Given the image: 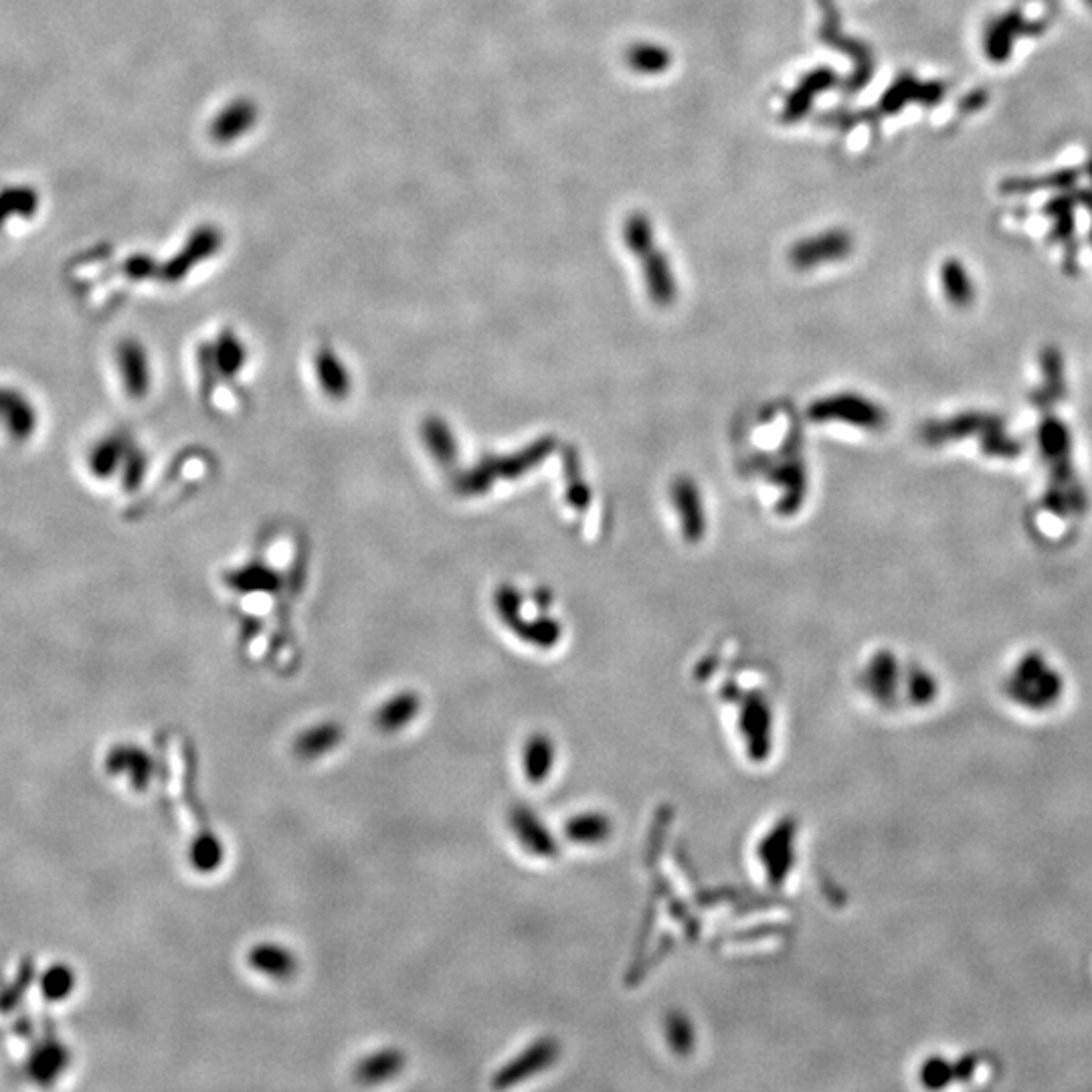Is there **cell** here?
<instances>
[{"mask_svg":"<svg viewBox=\"0 0 1092 1092\" xmlns=\"http://www.w3.org/2000/svg\"><path fill=\"white\" fill-rule=\"evenodd\" d=\"M628 63L644 76H657L670 67L672 57L662 45L637 43L629 47Z\"/></svg>","mask_w":1092,"mask_h":1092,"instance_id":"9a60e30c","label":"cell"},{"mask_svg":"<svg viewBox=\"0 0 1092 1092\" xmlns=\"http://www.w3.org/2000/svg\"><path fill=\"white\" fill-rule=\"evenodd\" d=\"M921 437L927 445L939 447L965 439H978L985 458L1013 460L1022 454V441L1008 432L1006 419L987 411H965L947 419L925 423Z\"/></svg>","mask_w":1092,"mask_h":1092,"instance_id":"7a4b0ae2","label":"cell"},{"mask_svg":"<svg viewBox=\"0 0 1092 1092\" xmlns=\"http://www.w3.org/2000/svg\"><path fill=\"white\" fill-rule=\"evenodd\" d=\"M421 712V698L415 692H399L391 696L386 702H382L379 710L375 712V727L384 733H401L407 729L411 722Z\"/></svg>","mask_w":1092,"mask_h":1092,"instance_id":"8fae6325","label":"cell"},{"mask_svg":"<svg viewBox=\"0 0 1092 1092\" xmlns=\"http://www.w3.org/2000/svg\"><path fill=\"white\" fill-rule=\"evenodd\" d=\"M1065 395V358L1056 346H1046L1040 353V382L1032 393L1037 411V460L1046 478L1042 510L1056 519L1078 520L1089 510V496L1074 464L1072 432L1058 413Z\"/></svg>","mask_w":1092,"mask_h":1092,"instance_id":"6da1fadb","label":"cell"},{"mask_svg":"<svg viewBox=\"0 0 1092 1092\" xmlns=\"http://www.w3.org/2000/svg\"><path fill=\"white\" fill-rule=\"evenodd\" d=\"M548 766V747L543 738H532L524 751V771L530 779L545 777Z\"/></svg>","mask_w":1092,"mask_h":1092,"instance_id":"e0dca14e","label":"cell"},{"mask_svg":"<svg viewBox=\"0 0 1092 1092\" xmlns=\"http://www.w3.org/2000/svg\"><path fill=\"white\" fill-rule=\"evenodd\" d=\"M113 766H120V771H128L134 788L144 790L150 779H152V773H154V764L152 759L146 755V751L142 749H134V747H124L120 751H116L113 755Z\"/></svg>","mask_w":1092,"mask_h":1092,"instance_id":"2e32d148","label":"cell"},{"mask_svg":"<svg viewBox=\"0 0 1092 1092\" xmlns=\"http://www.w3.org/2000/svg\"><path fill=\"white\" fill-rule=\"evenodd\" d=\"M836 80V76L830 71V69H819V71H812L810 76H805L801 83L795 87L792 96L788 98V104H785V120H797L799 116H803L807 109L812 108V102L814 98L821 93L825 87H830Z\"/></svg>","mask_w":1092,"mask_h":1092,"instance_id":"4fadbf2b","label":"cell"},{"mask_svg":"<svg viewBox=\"0 0 1092 1092\" xmlns=\"http://www.w3.org/2000/svg\"><path fill=\"white\" fill-rule=\"evenodd\" d=\"M407 1066V1056L399 1048H381L356 1063L355 1080L362 1087H377L397 1078Z\"/></svg>","mask_w":1092,"mask_h":1092,"instance_id":"ba28073f","label":"cell"},{"mask_svg":"<svg viewBox=\"0 0 1092 1092\" xmlns=\"http://www.w3.org/2000/svg\"><path fill=\"white\" fill-rule=\"evenodd\" d=\"M923 93H927V96L937 100V98H941L943 89L939 85H932V83L930 85H921V83L915 82L910 78H902L886 91V96L880 102V108L884 109V111H897V109L902 108V104L906 100H925V102H928L927 98H923Z\"/></svg>","mask_w":1092,"mask_h":1092,"instance_id":"5bb4252c","label":"cell"},{"mask_svg":"<svg viewBox=\"0 0 1092 1092\" xmlns=\"http://www.w3.org/2000/svg\"><path fill=\"white\" fill-rule=\"evenodd\" d=\"M1063 676L1042 654H1026L1011 670L1006 690L1015 702L1026 709L1052 707L1063 696Z\"/></svg>","mask_w":1092,"mask_h":1092,"instance_id":"3957f363","label":"cell"},{"mask_svg":"<svg viewBox=\"0 0 1092 1092\" xmlns=\"http://www.w3.org/2000/svg\"><path fill=\"white\" fill-rule=\"evenodd\" d=\"M1030 30V23H1026L1020 10H1008L1004 15L993 17L987 23V27L983 28V54L987 61L995 65L1010 61L1017 39Z\"/></svg>","mask_w":1092,"mask_h":1092,"instance_id":"5b68a950","label":"cell"},{"mask_svg":"<svg viewBox=\"0 0 1092 1092\" xmlns=\"http://www.w3.org/2000/svg\"><path fill=\"white\" fill-rule=\"evenodd\" d=\"M854 247L852 235L842 229H832L825 233H819L816 237H810L805 242H799L792 249V261L797 268L810 270L812 266H819L825 261H838L846 257Z\"/></svg>","mask_w":1092,"mask_h":1092,"instance_id":"8992f818","label":"cell"},{"mask_svg":"<svg viewBox=\"0 0 1092 1092\" xmlns=\"http://www.w3.org/2000/svg\"><path fill=\"white\" fill-rule=\"evenodd\" d=\"M342 740H344L342 724L328 720V722H318V724H312L306 731H301L292 742V751L301 761H316V759L327 757L328 753H332L334 749H338Z\"/></svg>","mask_w":1092,"mask_h":1092,"instance_id":"9c48e42d","label":"cell"},{"mask_svg":"<svg viewBox=\"0 0 1092 1092\" xmlns=\"http://www.w3.org/2000/svg\"><path fill=\"white\" fill-rule=\"evenodd\" d=\"M1083 2H1085V4H1087V6L1092 10V0H1083Z\"/></svg>","mask_w":1092,"mask_h":1092,"instance_id":"ac0fdd59","label":"cell"},{"mask_svg":"<svg viewBox=\"0 0 1092 1092\" xmlns=\"http://www.w3.org/2000/svg\"><path fill=\"white\" fill-rule=\"evenodd\" d=\"M247 965L273 982H288L298 973V959L286 947L275 941L255 943L246 956Z\"/></svg>","mask_w":1092,"mask_h":1092,"instance_id":"52a82bcc","label":"cell"},{"mask_svg":"<svg viewBox=\"0 0 1092 1092\" xmlns=\"http://www.w3.org/2000/svg\"><path fill=\"white\" fill-rule=\"evenodd\" d=\"M187 858H189V864L194 873H217L225 862V844L217 834L205 830L192 838Z\"/></svg>","mask_w":1092,"mask_h":1092,"instance_id":"7c38bea8","label":"cell"},{"mask_svg":"<svg viewBox=\"0 0 1092 1092\" xmlns=\"http://www.w3.org/2000/svg\"><path fill=\"white\" fill-rule=\"evenodd\" d=\"M939 284H941L945 300L949 301L953 308L967 310L973 306L975 296H978L973 277L967 270V266L963 261H959L957 257H949L941 264Z\"/></svg>","mask_w":1092,"mask_h":1092,"instance_id":"30bf717a","label":"cell"},{"mask_svg":"<svg viewBox=\"0 0 1092 1092\" xmlns=\"http://www.w3.org/2000/svg\"><path fill=\"white\" fill-rule=\"evenodd\" d=\"M626 242L637 257H644V273L648 288L652 290V296L657 298V301H670L676 286L674 275L670 273L666 257L659 253L657 246H654L652 225L644 213L629 215L626 220Z\"/></svg>","mask_w":1092,"mask_h":1092,"instance_id":"277c9868","label":"cell"}]
</instances>
